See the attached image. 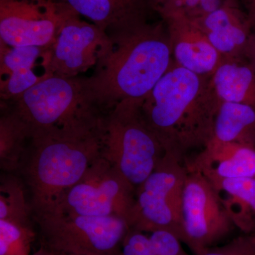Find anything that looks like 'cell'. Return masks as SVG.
<instances>
[{"label": "cell", "instance_id": "obj_1", "mask_svg": "<svg viewBox=\"0 0 255 255\" xmlns=\"http://www.w3.org/2000/svg\"><path fill=\"white\" fill-rule=\"evenodd\" d=\"M109 36L94 73L82 78L87 100L104 114L123 102H141L174 63L162 20Z\"/></svg>", "mask_w": 255, "mask_h": 255}, {"label": "cell", "instance_id": "obj_2", "mask_svg": "<svg viewBox=\"0 0 255 255\" xmlns=\"http://www.w3.org/2000/svg\"><path fill=\"white\" fill-rule=\"evenodd\" d=\"M211 76L198 75L175 63L140 102L146 123L167 153L185 161L213 136L221 104Z\"/></svg>", "mask_w": 255, "mask_h": 255}, {"label": "cell", "instance_id": "obj_3", "mask_svg": "<svg viewBox=\"0 0 255 255\" xmlns=\"http://www.w3.org/2000/svg\"><path fill=\"white\" fill-rule=\"evenodd\" d=\"M103 119L31 134L20 169L34 216L54 212L65 193L102 155Z\"/></svg>", "mask_w": 255, "mask_h": 255}, {"label": "cell", "instance_id": "obj_4", "mask_svg": "<svg viewBox=\"0 0 255 255\" xmlns=\"http://www.w3.org/2000/svg\"><path fill=\"white\" fill-rule=\"evenodd\" d=\"M166 151L146 123L140 102H123L104 116L102 156L137 189Z\"/></svg>", "mask_w": 255, "mask_h": 255}, {"label": "cell", "instance_id": "obj_5", "mask_svg": "<svg viewBox=\"0 0 255 255\" xmlns=\"http://www.w3.org/2000/svg\"><path fill=\"white\" fill-rule=\"evenodd\" d=\"M11 109L31 134L76 127L104 114L87 100L82 78L48 75L16 100Z\"/></svg>", "mask_w": 255, "mask_h": 255}, {"label": "cell", "instance_id": "obj_6", "mask_svg": "<svg viewBox=\"0 0 255 255\" xmlns=\"http://www.w3.org/2000/svg\"><path fill=\"white\" fill-rule=\"evenodd\" d=\"M187 174L185 161L166 152L155 170L136 189L129 228L149 233L169 231L183 243L182 200Z\"/></svg>", "mask_w": 255, "mask_h": 255}, {"label": "cell", "instance_id": "obj_7", "mask_svg": "<svg viewBox=\"0 0 255 255\" xmlns=\"http://www.w3.org/2000/svg\"><path fill=\"white\" fill-rule=\"evenodd\" d=\"M34 217L45 248L55 254L119 255L130 229L118 216L53 213Z\"/></svg>", "mask_w": 255, "mask_h": 255}, {"label": "cell", "instance_id": "obj_8", "mask_svg": "<svg viewBox=\"0 0 255 255\" xmlns=\"http://www.w3.org/2000/svg\"><path fill=\"white\" fill-rule=\"evenodd\" d=\"M135 194L136 189L101 155L82 179L65 193L53 213L118 216L128 224Z\"/></svg>", "mask_w": 255, "mask_h": 255}, {"label": "cell", "instance_id": "obj_9", "mask_svg": "<svg viewBox=\"0 0 255 255\" xmlns=\"http://www.w3.org/2000/svg\"><path fill=\"white\" fill-rule=\"evenodd\" d=\"M182 226L183 243L195 255L216 246L235 228L217 191L199 171L188 169L182 194Z\"/></svg>", "mask_w": 255, "mask_h": 255}, {"label": "cell", "instance_id": "obj_10", "mask_svg": "<svg viewBox=\"0 0 255 255\" xmlns=\"http://www.w3.org/2000/svg\"><path fill=\"white\" fill-rule=\"evenodd\" d=\"M73 12L56 0H0V41L11 47L49 48Z\"/></svg>", "mask_w": 255, "mask_h": 255}, {"label": "cell", "instance_id": "obj_11", "mask_svg": "<svg viewBox=\"0 0 255 255\" xmlns=\"http://www.w3.org/2000/svg\"><path fill=\"white\" fill-rule=\"evenodd\" d=\"M110 38L102 28L84 21L77 12L70 14L58 30L46 52L47 73L77 78L95 68Z\"/></svg>", "mask_w": 255, "mask_h": 255}, {"label": "cell", "instance_id": "obj_12", "mask_svg": "<svg viewBox=\"0 0 255 255\" xmlns=\"http://www.w3.org/2000/svg\"><path fill=\"white\" fill-rule=\"evenodd\" d=\"M162 20L167 27L174 63L198 75L212 76L223 57L212 46L199 25L179 13Z\"/></svg>", "mask_w": 255, "mask_h": 255}, {"label": "cell", "instance_id": "obj_13", "mask_svg": "<svg viewBox=\"0 0 255 255\" xmlns=\"http://www.w3.org/2000/svg\"><path fill=\"white\" fill-rule=\"evenodd\" d=\"M48 48L11 47L0 41V96L13 102L50 74H37L35 69L46 70ZM47 73V72H46Z\"/></svg>", "mask_w": 255, "mask_h": 255}, {"label": "cell", "instance_id": "obj_14", "mask_svg": "<svg viewBox=\"0 0 255 255\" xmlns=\"http://www.w3.org/2000/svg\"><path fill=\"white\" fill-rule=\"evenodd\" d=\"M185 163L189 170L199 171L211 182L255 178V147L211 140Z\"/></svg>", "mask_w": 255, "mask_h": 255}, {"label": "cell", "instance_id": "obj_15", "mask_svg": "<svg viewBox=\"0 0 255 255\" xmlns=\"http://www.w3.org/2000/svg\"><path fill=\"white\" fill-rule=\"evenodd\" d=\"M193 20L199 25L223 58H243L253 31L251 21L240 7L238 0Z\"/></svg>", "mask_w": 255, "mask_h": 255}, {"label": "cell", "instance_id": "obj_16", "mask_svg": "<svg viewBox=\"0 0 255 255\" xmlns=\"http://www.w3.org/2000/svg\"><path fill=\"white\" fill-rule=\"evenodd\" d=\"M90 20L110 36L147 22L150 0H56Z\"/></svg>", "mask_w": 255, "mask_h": 255}, {"label": "cell", "instance_id": "obj_17", "mask_svg": "<svg viewBox=\"0 0 255 255\" xmlns=\"http://www.w3.org/2000/svg\"><path fill=\"white\" fill-rule=\"evenodd\" d=\"M211 83L221 102L255 107V72L244 58H223Z\"/></svg>", "mask_w": 255, "mask_h": 255}, {"label": "cell", "instance_id": "obj_18", "mask_svg": "<svg viewBox=\"0 0 255 255\" xmlns=\"http://www.w3.org/2000/svg\"><path fill=\"white\" fill-rule=\"evenodd\" d=\"M210 182L217 191L235 227L243 234L255 233V178Z\"/></svg>", "mask_w": 255, "mask_h": 255}, {"label": "cell", "instance_id": "obj_19", "mask_svg": "<svg viewBox=\"0 0 255 255\" xmlns=\"http://www.w3.org/2000/svg\"><path fill=\"white\" fill-rule=\"evenodd\" d=\"M211 140L255 147V107L221 102L215 118Z\"/></svg>", "mask_w": 255, "mask_h": 255}, {"label": "cell", "instance_id": "obj_20", "mask_svg": "<svg viewBox=\"0 0 255 255\" xmlns=\"http://www.w3.org/2000/svg\"><path fill=\"white\" fill-rule=\"evenodd\" d=\"M6 107L0 118V167L5 172H13L21 168L30 132L17 114Z\"/></svg>", "mask_w": 255, "mask_h": 255}, {"label": "cell", "instance_id": "obj_21", "mask_svg": "<svg viewBox=\"0 0 255 255\" xmlns=\"http://www.w3.org/2000/svg\"><path fill=\"white\" fill-rule=\"evenodd\" d=\"M31 208L26 198L24 187L14 176L1 177L0 184V219L31 223Z\"/></svg>", "mask_w": 255, "mask_h": 255}, {"label": "cell", "instance_id": "obj_22", "mask_svg": "<svg viewBox=\"0 0 255 255\" xmlns=\"http://www.w3.org/2000/svg\"><path fill=\"white\" fill-rule=\"evenodd\" d=\"M34 236L31 223L0 219V255H31Z\"/></svg>", "mask_w": 255, "mask_h": 255}, {"label": "cell", "instance_id": "obj_23", "mask_svg": "<svg viewBox=\"0 0 255 255\" xmlns=\"http://www.w3.org/2000/svg\"><path fill=\"white\" fill-rule=\"evenodd\" d=\"M201 255H255V233L242 235L224 246L208 248Z\"/></svg>", "mask_w": 255, "mask_h": 255}, {"label": "cell", "instance_id": "obj_24", "mask_svg": "<svg viewBox=\"0 0 255 255\" xmlns=\"http://www.w3.org/2000/svg\"><path fill=\"white\" fill-rule=\"evenodd\" d=\"M119 255H157L149 236L135 230H128L124 237Z\"/></svg>", "mask_w": 255, "mask_h": 255}, {"label": "cell", "instance_id": "obj_25", "mask_svg": "<svg viewBox=\"0 0 255 255\" xmlns=\"http://www.w3.org/2000/svg\"><path fill=\"white\" fill-rule=\"evenodd\" d=\"M149 238L157 255H191L184 249L182 242L169 231H153Z\"/></svg>", "mask_w": 255, "mask_h": 255}, {"label": "cell", "instance_id": "obj_26", "mask_svg": "<svg viewBox=\"0 0 255 255\" xmlns=\"http://www.w3.org/2000/svg\"><path fill=\"white\" fill-rule=\"evenodd\" d=\"M187 0H150L152 11H155L161 18L169 15L182 13Z\"/></svg>", "mask_w": 255, "mask_h": 255}, {"label": "cell", "instance_id": "obj_27", "mask_svg": "<svg viewBox=\"0 0 255 255\" xmlns=\"http://www.w3.org/2000/svg\"><path fill=\"white\" fill-rule=\"evenodd\" d=\"M243 58L251 64L255 72V32H253L251 38H250L248 46L245 50Z\"/></svg>", "mask_w": 255, "mask_h": 255}, {"label": "cell", "instance_id": "obj_28", "mask_svg": "<svg viewBox=\"0 0 255 255\" xmlns=\"http://www.w3.org/2000/svg\"><path fill=\"white\" fill-rule=\"evenodd\" d=\"M246 9V14H255V0H243Z\"/></svg>", "mask_w": 255, "mask_h": 255}, {"label": "cell", "instance_id": "obj_29", "mask_svg": "<svg viewBox=\"0 0 255 255\" xmlns=\"http://www.w3.org/2000/svg\"><path fill=\"white\" fill-rule=\"evenodd\" d=\"M55 254V253H54ZM55 255H77V254H67V253H58Z\"/></svg>", "mask_w": 255, "mask_h": 255}]
</instances>
